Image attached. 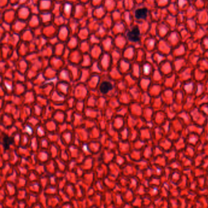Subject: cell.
I'll return each mask as SVG.
<instances>
[{"label": "cell", "instance_id": "obj_1", "mask_svg": "<svg viewBox=\"0 0 208 208\" xmlns=\"http://www.w3.org/2000/svg\"><path fill=\"white\" fill-rule=\"evenodd\" d=\"M128 38L132 42H138L140 39V30L138 26L134 27L127 33Z\"/></svg>", "mask_w": 208, "mask_h": 208}, {"label": "cell", "instance_id": "obj_2", "mask_svg": "<svg viewBox=\"0 0 208 208\" xmlns=\"http://www.w3.org/2000/svg\"><path fill=\"white\" fill-rule=\"evenodd\" d=\"M148 9L145 7L140 8L135 12V17L137 19H145L147 17Z\"/></svg>", "mask_w": 208, "mask_h": 208}, {"label": "cell", "instance_id": "obj_3", "mask_svg": "<svg viewBox=\"0 0 208 208\" xmlns=\"http://www.w3.org/2000/svg\"><path fill=\"white\" fill-rule=\"evenodd\" d=\"M112 89V85L111 83L107 81H104L103 82L100 87V90L101 92L103 94H107L110 90Z\"/></svg>", "mask_w": 208, "mask_h": 208}, {"label": "cell", "instance_id": "obj_4", "mask_svg": "<svg viewBox=\"0 0 208 208\" xmlns=\"http://www.w3.org/2000/svg\"><path fill=\"white\" fill-rule=\"evenodd\" d=\"M14 143V139L8 136H4L2 140V144L5 150H8L10 145Z\"/></svg>", "mask_w": 208, "mask_h": 208}]
</instances>
